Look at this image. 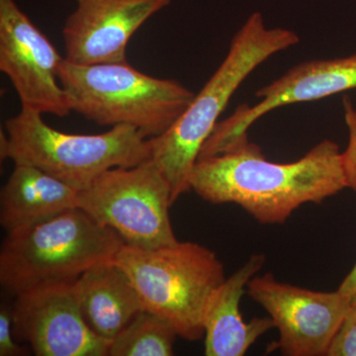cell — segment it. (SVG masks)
Segmentation results:
<instances>
[{"mask_svg": "<svg viewBox=\"0 0 356 356\" xmlns=\"http://www.w3.org/2000/svg\"><path fill=\"white\" fill-rule=\"evenodd\" d=\"M191 187L213 204L233 203L264 225L283 224L306 203L348 188L339 145L324 140L298 161L273 163L248 139L226 153L198 159Z\"/></svg>", "mask_w": 356, "mask_h": 356, "instance_id": "cell-1", "label": "cell"}, {"mask_svg": "<svg viewBox=\"0 0 356 356\" xmlns=\"http://www.w3.org/2000/svg\"><path fill=\"white\" fill-rule=\"evenodd\" d=\"M299 41L296 33L267 28L261 13H252L236 33L222 64L184 113L165 133L149 139L151 159L170 184L172 204L191 191V173L201 149L238 86L271 56Z\"/></svg>", "mask_w": 356, "mask_h": 356, "instance_id": "cell-2", "label": "cell"}, {"mask_svg": "<svg viewBox=\"0 0 356 356\" xmlns=\"http://www.w3.org/2000/svg\"><path fill=\"white\" fill-rule=\"evenodd\" d=\"M123 240L81 208L7 233L0 248V284L13 297L44 285L74 283L112 261Z\"/></svg>", "mask_w": 356, "mask_h": 356, "instance_id": "cell-3", "label": "cell"}, {"mask_svg": "<svg viewBox=\"0 0 356 356\" xmlns=\"http://www.w3.org/2000/svg\"><path fill=\"white\" fill-rule=\"evenodd\" d=\"M58 81L72 111L100 126L128 125L147 139L165 133L195 95L172 79L125 63L81 65L63 60Z\"/></svg>", "mask_w": 356, "mask_h": 356, "instance_id": "cell-4", "label": "cell"}, {"mask_svg": "<svg viewBox=\"0 0 356 356\" xmlns=\"http://www.w3.org/2000/svg\"><path fill=\"white\" fill-rule=\"evenodd\" d=\"M0 156L35 166L81 191L107 170L151 159V143L128 125L98 135L63 133L47 125L40 112L21 107L0 134Z\"/></svg>", "mask_w": 356, "mask_h": 356, "instance_id": "cell-5", "label": "cell"}, {"mask_svg": "<svg viewBox=\"0 0 356 356\" xmlns=\"http://www.w3.org/2000/svg\"><path fill=\"white\" fill-rule=\"evenodd\" d=\"M113 262L128 276L145 310L168 322L182 339H203L208 305L226 280L213 250L179 241L154 248L123 243Z\"/></svg>", "mask_w": 356, "mask_h": 356, "instance_id": "cell-6", "label": "cell"}, {"mask_svg": "<svg viewBox=\"0 0 356 356\" xmlns=\"http://www.w3.org/2000/svg\"><path fill=\"white\" fill-rule=\"evenodd\" d=\"M172 205L170 184L152 159L107 170L79 193V208L136 248L178 242L170 221Z\"/></svg>", "mask_w": 356, "mask_h": 356, "instance_id": "cell-7", "label": "cell"}, {"mask_svg": "<svg viewBox=\"0 0 356 356\" xmlns=\"http://www.w3.org/2000/svg\"><path fill=\"white\" fill-rule=\"evenodd\" d=\"M248 294L268 313L280 339L268 351L286 356H325L351 302L339 290L318 292L280 282L273 273L252 278Z\"/></svg>", "mask_w": 356, "mask_h": 356, "instance_id": "cell-8", "label": "cell"}, {"mask_svg": "<svg viewBox=\"0 0 356 356\" xmlns=\"http://www.w3.org/2000/svg\"><path fill=\"white\" fill-rule=\"evenodd\" d=\"M64 60L15 0H0V70L15 88L21 107L58 117L72 112L58 81Z\"/></svg>", "mask_w": 356, "mask_h": 356, "instance_id": "cell-9", "label": "cell"}, {"mask_svg": "<svg viewBox=\"0 0 356 356\" xmlns=\"http://www.w3.org/2000/svg\"><path fill=\"white\" fill-rule=\"evenodd\" d=\"M13 299L14 337L37 356H108L110 343L84 321L74 283L33 288Z\"/></svg>", "mask_w": 356, "mask_h": 356, "instance_id": "cell-10", "label": "cell"}, {"mask_svg": "<svg viewBox=\"0 0 356 356\" xmlns=\"http://www.w3.org/2000/svg\"><path fill=\"white\" fill-rule=\"evenodd\" d=\"M356 88V55L313 60L295 65L282 76L257 91L252 106L242 104L218 122L201 149L198 159L226 153L248 139V129L264 115L294 103L316 102Z\"/></svg>", "mask_w": 356, "mask_h": 356, "instance_id": "cell-11", "label": "cell"}, {"mask_svg": "<svg viewBox=\"0 0 356 356\" xmlns=\"http://www.w3.org/2000/svg\"><path fill=\"white\" fill-rule=\"evenodd\" d=\"M172 0H76L65 21V60L89 65L125 63L129 41Z\"/></svg>", "mask_w": 356, "mask_h": 356, "instance_id": "cell-12", "label": "cell"}, {"mask_svg": "<svg viewBox=\"0 0 356 356\" xmlns=\"http://www.w3.org/2000/svg\"><path fill=\"white\" fill-rule=\"evenodd\" d=\"M266 261L264 254L252 255L213 295L204 320L206 356L245 355L257 339L274 327L270 317L254 318L247 323L240 311L248 282L261 270Z\"/></svg>", "mask_w": 356, "mask_h": 356, "instance_id": "cell-13", "label": "cell"}, {"mask_svg": "<svg viewBox=\"0 0 356 356\" xmlns=\"http://www.w3.org/2000/svg\"><path fill=\"white\" fill-rule=\"evenodd\" d=\"M74 287L86 324L110 343L145 310L128 276L113 261L89 268Z\"/></svg>", "mask_w": 356, "mask_h": 356, "instance_id": "cell-14", "label": "cell"}, {"mask_svg": "<svg viewBox=\"0 0 356 356\" xmlns=\"http://www.w3.org/2000/svg\"><path fill=\"white\" fill-rule=\"evenodd\" d=\"M79 193L35 166L14 165L0 193V224L9 233L46 221L79 208Z\"/></svg>", "mask_w": 356, "mask_h": 356, "instance_id": "cell-15", "label": "cell"}, {"mask_svg": "<svg viewBox=\"0 0 356 356\" xmlns=\"http://www.w3.org/2000/svg\"><path fill=\"white\" fill-rule=\"evenodd\" d=\"M177 332L156 314L143 310L109 346L108 356H170Z\"/></svg>", "mask_w": 356, "mask_h": 356, "instance_id": "cell-16", "label": "cell"}, {"mask_svg": "<svg viewBox=\"0 0 356 356\" xmlns=\"http://www.w3.org/2000/svg\"><path fill=\"white\" fill-rule=\"evenodd\" d=\"M344 122L348 131V144L341 153L348 188L356 192V108L348 96L343 99Z\"/></svg>", "mask_w": 356, "mask_h": 356, "instance_id": "cell-17", "label": "cell"}, {"mask_svg": "<svg viewBox=\"0 0 356 356\" xmlns=\"http://www.w3.org/2000/svg\"><path fill=\"white\" fill-rule=\"evenodd\" d=\"M325 356H356V304L346 313Z\"/></svg>", "mask_w": 356, "mask_h": 356, "instance_id": "cell-18", "label": "cell"}, {"mask_svg": "<svg viewBox=\"0 0 356 356\" xmlns=\"http://www.w3.org/2000/svg\"><path fill=\"white\" fill-rule=\"evenodd\" d=\"M27 350L19 346L13 334V315L11 308L2 304L0 308V355H27Z\"/></svg>", "mask_w": 356, "mask_h": 356, "instance_id": "cell-19", "label": "cell"}, {"mask_svg": "<svg viewBox=\"0 0 356 356\" xmlns=\"http://www.w3.org/2000/svg\"><path fill=\"white\" fill-rule=\"evenodd\" d=\"M339 292L343 294L344 296L348 297L351 302V305L356 304V264L351 269L348 275L344 278L341 284L339 287Z\"/></svg>", "mask_w": 356, "mask_h": 356, "instance_id": "cell-20", "label": "cell"}]
</instances>
